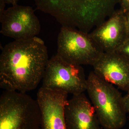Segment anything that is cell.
Instances as JSON below:
<instances>
[{
	"mask_svg": "<svg viewBox=\"0 0 129 129\" xmlns=\"http://www.w3.org/2000/svg\"><path fill=\"white\" fill-rule=\"evenodd\" d=\"M115 52L129 59V40L126 39Z\"/></svg>",
	"mask_w": 129,
	"mask_h": 129,
	"instance_id": "8fae6325",
	"label": "cell"
},
{
	"mask_svg": "<svg viewBox=\"0 0 129 129\" xmlns=\"http://www.w3.org/2000/svg\"><path fill=\"white\" fill-rule=\"evenodd\" d=\"M125 24H126V29H127V33H129V13L127 17H125Z\"/></svg>",
	"mask_w": 129,
	"mask_h": 129,
	"instance_id": "9a60e30c",
	"label": "cell"
},
{
	"mask_svg": "<svg viewBox=\"0 0 129 129\" xmlns=\"http://www.w3.org/2000/svg\"><path fill=\"white\" fill-rule=\"evenodd\" d=\"M87 79L86 91L101 125L105 129H120L123 127L126 113L120 92L93 71Z\"/></svg>",
	"mask_w": 129,
	"mask_h": 129,
	"instance_id": "7a4b0ae2",
	"label": "cell"
},
{
	"mask_svg": "<svg viewBox=\"0 0 129 129\" xmlns=\"http://www.w3.org/2000/svg\"><path fill=\"white\" fill-rule=\"evenodd\" d=\"M68 96L62 91L40 88L36 99L40 111V129H67L64 110Z\"/></svg>",
	"mask_w": 129,
	"mask_h": 129,
	"instance_id": "52a82bcc",
	"label": "cell"
},
{
	"mask_svg": "<svg viewBox=\"0 0 129 129\" xmlns=\"http://www.w3.org/2000/svg\"><path fill=\"white\" fill-rule=\"evenodd\" d=\"M123 104L125 112L129 113V91L127 94L123 97Z\"/></svg>",
	"mask_w": 129,
	"mask_h": 129,
	"instance_id": "7c38bea8",
	"label": "cell"
},
{
	"mask_svg": "<svg viewBox=\"0 0 129 129\" xmlns=\"http://www.w3.org/2000/svg\"><path fill=\"white\" fill-rule=\"evenodd\" d=\"M6 3L11 4L13 6L17 5L18 0H3Z\"/></svg>",
	"mask_w": 129,
	"mask_h": 129,
	"instance_id": "5bb4252c",
	"label": "cell"
},
{
	"mask_svg": "<svg viewBox=\"0 0 129 129\" xmlns=\"http://www.w3.org/2000/svg\"><path fill=\"white\" fill-rule=\"evenodd\" d=\"M121 2L123 7L129 10V0H121Z\"/></svg>",
	"mask_w": 129,
	"mask_h": 129,
	"instance_id": "4fadbf2b",
	"label": "cell"
},
{
	"mask_svg": "<svg viewBox=\"0 0 129 129\" xmlns=\"http://www.w3.org/2000/svg\"><path fill=\"white\" fill-rule=\"evenodd\" d=\"M103 53L89 33L62 26L58 36L56 54L63 60L80 66H92Z\"/></svg>",
	"mask_w": 129,
	"mask_h": 129,
	"instance_id": "277c9868",
	"label": "cell"
},
{
	"mask_svg": "<svg viewBox=\"0 0 129 129\" xmlns=\"http://www.w3.org/2000/svg\"><path fill=\"white\" fill-rule=\"evenodd\" d=\"M1 34L15 40L27 39L40 33L39 20L32 7L13 6L5 10L0 16Z\"/></svg>",
	"mask_w": 129,
	"mask_h": 129,
	"instance_id": "8992f818",
	"label": "cell"
},
{
	"mask_svg": "<svg viewBox=\"0 0 129 129\" xmlns=\"http://www.w3.org/2000/svg\"><path fill=\"white\" fill-rule=\"evenodd\" d=\"M89 34L104 53L115 52L127 39L125 18L123 12L114 13L108 20Z\"/></svg>",
	"mask_w": 129,
	"mask_h": 129,
	"instance_id": "ba28073f",
	"label": "cell"
},
{
	"mask_svg": "<svg viewBox=\"0 0 129 129\" xmlns=\"http://www.w3.org/2000/svg\"><path fill=\"white\" fill-rule=\"evenodd\" d=\"M48 60L47 48L37 36L10 42L0 55V87L23 93L35 89L43 79Z\"/></svg>",
	"mask_w": 129,
	"mask_h": 129,
	"instance_id": "6da1fadb",
	"label": "cell"
},
{
	"mask_svg": "<svg viewBox=\"0 0 129 129\" xmlns=\"http://www.w3.org/2000/svg\"><path fill=\"white\" fill-rule=\"evenodd\" d=\"M64 114L67 129H101L94 108L84 93L69 99Z\"/></svg>",
	"mask_w": 129,
	"mask_h": 129,
	"instance_id": "30bf717a",
	"label": "cell"
},
{
	"mask_svg": "<svg viewBox=\"0 0 129 129\" xmlns=\"http://www.w3.org/2000/svg\"><path fill=\"white\" fill-rule=\"evenodd\" d=\"M93 72L107 82L129 91V59L114 52L104 53L92 65Z\"/></svg>",
	"mask_w": 129,
	"mask_h": 129,
	"instance_id": "9c48e42d",
	"label": "cell"
},
{
	"mask_svg": "<svg viewBox=\"0 0 129 129\" xmlns=\"http://www.w3.org/2000/svg\"><path fill=\"white\" fill-rule=\"evenodd\" d=\"M87 79L81 66L66 61L56 54L48 60L42 86L77 94L86 90Z\"/></svg>",
	"mask_w": 129,
	"mask_h": 129,
	"instance_id": "5b68a950",
	"label": "cell"
},
{
	"mask_svg": "<svg viewBox=\"0 0 129 129\" xmlns=\"http://www.w3.org/2000/svg\"><path fill=\"white\" fill-rule=\"evenodd\" d=\"M37 100L26 94L5 90L0 97V129H40Z\"/></svg>",
	"mask_w": 129,
	"mask_h": 129,
	"instance_id": "3957f363",
	"label": "cell"
}]
</instances>
